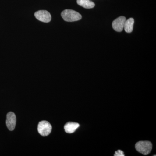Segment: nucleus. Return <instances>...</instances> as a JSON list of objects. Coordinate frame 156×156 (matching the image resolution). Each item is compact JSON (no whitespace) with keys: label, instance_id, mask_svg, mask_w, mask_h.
I'll list each match as a JSON object with an SVG mask.
<instances>
[{"label":"nucleus","instance_id":"obj_1","mask_svg":"<svg viewBox=\"0 0 156 156\" xmlns=\"http://www.w3.org/2000/svg\"><path fill=\"white\" fill-rule=\"evenodd\" d=\"M61 16L65 21L67 22H74L82 19V15L77 11L70 9H66L62 11Z\"/></svg>","mask_w":156,"mask_h":156},{"label":"nucleus","instance_id":"obj_2","mask_svg":"<svg viewBox=\"0 0 156 156\" xmlns=\"http://www.w3.org/2000/svg\"><path fill=\"white\" fill-rule=\"evenodd\" d=\"M135 148L139 153L147 155L150 153L152 148V144L150 141H140L136 143Z\"/></svg>","mask_w":156,"mask_h":156},{"label":"nucleus","instance_id":"obj_3","mask_svg":"<svg viewBox=\"0 0 156 156\" xmlns=\"http://www.w3.org/2000/svg\"><path fill=\"white\" fill-rule=\"evenodd\" d=\"M37 129L39 134L41 135L47 136L51 133L52 126L49 122L46 121H42L39 123Z\"/></svg>","mask_w":156,"mask_h":156},{"label":"nucleus","instance_id":"obj_4","mask_svg":"<svg viewBox=\"0 0 156 156\" xmlns=\"http://www.w3.org/2000/svg\"><path fill=\"white\" fill-rule=\"evenodd\" d=\"M34 16L38 20L41 22L49 23L51 20V16L50 13L45 10L37 11L35 13Z\"/></svg>","mask_w":156,"mask_h":156},{"label":"nucleus","instance_id":"obj_5","mask_svg":"<svg viewBox=\"0 0 156 156\" xmlns=\"http://www.w3.org/2000/svg\"><path fill=\"white\" fill-rule=\"evenodd\" d=\"M126 20V17L121 16L112 22V27L116 31L122 32L124 29V25Z\"/></svg>","mask_w":156,"mask_h":156},{"label":"nucleus","instance_id":"obj_6","mask_svg":"<svg viewBox=\"0 0 156 156\" xmlns=\"http://www.w3.org/2000/svg\"><path fill=\"white\" fill-rule=\"evenodd\" d=\"M16 123V117L13 112H9L7 114L6 125L10 131H12L15 128Z\"/></svg>","mask_w":156,"mask_h":156},{"label":"nucleus","instance_id":"obj_7","mask_svg":"<svg viewBox=\"0 0 156 156\" xmlns=\"http://www.w3.org/2000/svg\"><path fill=\"white\" fill-rule=\"evenodd\" d=\"M79 127L80 125L78 123L69 122L65 125L64 128L66 132L68 134H72L74 133Z\"/></svg>","mask_w":156,"mask_h":156},{"label":"nucleus","instance_id":"obj_8","mask_svg":"<svg viewBox=\"0 0 156 156\" xmlns=\"http://www.w3.org/2000/svg\"><path fill=\"white\" fill-rule=\"evenodd\" d=\"M77 3L79 5L87 9H91L94 8L95 3L90 0H77Z\"/></svg>","mask_w":156,"mask_h":156},{"label":"nucleus","instance_id":"obj_9","mask_svg":"<svg viewBox=\"0 0 156 156\" xmlns=\"http://www.w3.org/2000/svg\"><path fill=\"white\" fill-rule=\"evenodd\" d=\"M134 23V19L133 18H129L126 20L124 28L126 32L128 33L132 32L133 30Z\"/></svg>","mask_w":156,"mask_h":156},{"label":"nucleus","instance_id":"obj_10","mask_svg":"<svg viewBox=\"0 0 156 156\" xmlns=\"http://www.w3.org/2000/svg\"><path fill=\"white\" fill-rule=\"evenodd\" d=\"M115 156H125L123 151L118 150L115 152Z\"/></svg>","mask_w":156,"mask_h":156}]
</instances>
